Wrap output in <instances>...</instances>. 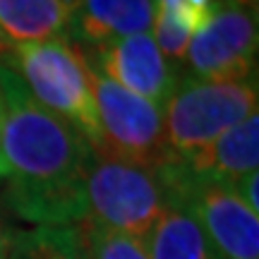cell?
<instances>
[{
	"mask_svg": "<svg viewBox=\"0 0 259 259\" xmlns=\"http://www.w3.org/2000/svg\"><path fill=\"white\" fill-rule=\"evenodd\" d=\"M5 209L31 226H77L87 219V178L94 147L44 108L17 72L0 60Z\"/></svg>",
	"mask_w": 259,
	"mask_h": 259,
	"instance_id": "1",
	"label": "cell"
},
{
	"mask_svg": "<svg viewBox=\"0 0 259 259\" xmlns=\"http://www.w3.org/2000/svg\"><path fill=\"white\" fill-rule=\"evenodd\" d=\"M0 60L17 72L22 84L44 108L84 135L94 151H103L92 74L84 56L67 38L24 44L3 53Z\"/></svg>",
	"mask_w": 259,
	"mask_h": 259,
	"instance_id": "2",
	"label": "cell"
},
{
	"mask_svg": "<svg viewBox=\"0 0 259 259\" xmlns=\"http://www.w3.org/2000/svg\"><path fill=\"white\" fill-rule=\"evenodd\" d=\"M257 74L242 79H197L183 74L163 106L166 158L185 161L223 132L257 113Z\"/></svg>",
	"mask_w": 259,
	"mask_h": 259,
	"instance_id": "3",
	"label": "cell"
},
{
	"mask_svg": "<svg viewBox=\"0 0 259 259\" xmlns=\"http://www.w3.org/2000/svg\"><path fill=\"white\" fill-rule=\"evenodd\" d=\"M166 206L192 216L219 259H259V213L221 183L194 176L176 158L156 166Z\"/></svg>",
	"mask_w": 259,
	"mask_h": 259,
	"instance_id": "4",
	"label": "cell"
},
{
	"mask_svg": "<svg viewBox=\"0 0 259 259\" xmlns=\"http://www.w3.org/2000/svg\"><path fill=\"white\" fill-rule=\"evenodd\" d=\"M163 209L166 197L156 168L94 151L84 221L144 240Z\"/></svg>",
	"mask_w": 259,
	"mask_h": 259,
	"instance_id": "5",
	"label": "cell"
},
{
	"mask_svg": "<svg viewBox=\"0 0 259 259\" xmlns=\"http://www.w3.org/2000/svg\"><path fill=\"white\" fill-rule=\"evenodd\" d=\"M257 8L240 0H213L185 51V74L211 82L257 74Z\"/></svg>",
	"mask_w": 259,
	"mask_h": 259,
	"instance_id": "6",
	"label": "cell"
},
{
	"mask_svg": "<svg viewBox=\"0 0 259 259\" xmlns=\"http://www.w3.org/2000/svg\"><path fill=\"white\" fill-rule=\"evenodd\" d=\"M89 74L103 137V151L99 154L156 168L166 158L163 108L122 89L92 67Z\"/></svg>",
	"mask_w": 259,
	"mask_h": 259,
	"instance_id": "7",
	"label": "cell"
},
{
	"mask_svg": "<svg viewBox=\"0 0 259 259\" xmlns=\"http://www.w3.org/2000/svg\"><path fill=\"white\" fill-rule=\"evenodd\" d=\"M79 53L92 70L106 74L108 79L120 84L122 89L137 94L161 108L166 106L183 77V72H178L176 65L161 53L151 31L120 38L94 51H79Z\"/></svg>",
	"mask_w": 259,
	"mask_h": 259,
	"instance_id": "8",
	"label": "cell"
},
{
	"mask_svg": "<svg viewBox=\"0 0 259 259\" xmlns=\"http://www.w3.org/2000/svg\"><path fill=\"white\" fill-rule=\"evenodd\" d=\"M154 17L156 0H77L67 15L65 38L77 51H94L151 31Z\"/></svg>",
	"mask_w": 259,
	"mask_h": 259,
	"instance_id": "9",
	"label": "cell"
},
{
	"mask_svg": "<svg viewBox=\"0 0 259 259\" xmlns=\"http://www.w3.org/2000/svg\"><path fill=\"white\" fill-rule=\"evenodd\" d=\"M178 161V158H176ZM185 163L194 176L235 187L245 176L257 170L259 163V113L247 115L242 122L219 139H213L206 149L192 158L180 161Z\"/></svg>",
	"mask_w": 259,
	"mask_h": 259,
	"instance_id": "10",
	"label": "cell"
},
{
	"mask_svg": "<svg viewBox=\"0 0 259 259\" xmlns=\"http://www.w3.org/2000/svg\"><path fill=\"white\" fill-rule=\"evenodd\" d=\"M67 0H0V56L24 44L65 36Z\"/></svg>",
	"mask_w": 259,
	"mask_h": 259,
	"instance_id": "11",
	"label": "cell"
},
{
	"mask_svg": "<svg viewBox=\"0 0 259 259\" xmlns=\"http://www.w3.org/2000/svg\"><path fill=\"white\" fill-rule=\"evenodd\" d=\"M149 259H219L192 216L166 206L144 238Z\"/></svg>",
	"mask_w": 259,
	"mask_h": 259,
	"instance_id": "12",
	"label": "cell"
},
{
	"mask_svg": "<svg viewBox=\"0 0 259 259\" xmlns=\"http://www.w3.org/2000/svg\"><path fill=\"white\" fill-rule=\"evenodd\" d=\"M8 259H92L77 226H29L12 228Z\"/></svg>",
	"mask_w": 259,
	"mask_h": 259,
	"instance_id": "13",
	"label": "cell"
},
{
	"mask_svg": "<svg viewBox=\"0 0 259 259\" xmlns=\"http://www.w3.org/2000/svg\"><path fill=\"white\" fill-rule=\"evenodd\" d=\"M84 242L92 252V259H149L147 245L142 238L103 228L96 223H79Z\"/></svg>",
	"mask_w": 259,
	"mask_h": 259,
	"instance_id": "14",
	"label": "cell"
},
{
	"mask_svg": "<svg viewBox=\"0 0 259 259\" xmlns=\"http://www.w3.org/2000/svg\"><path fill=\"white\" fill-rule=\"evenodd\" d=\"M154 31L151 36L161 48V53L170 60V63H183L185 60V51L190 46L192 36L197 34V24L185 15H180L173 8H161L156 5V17H154Z\"/></svg>",
	"mask_w": 259,
	"mask_h": 259,
	"instance_id": "15",
	"label": "cell"
},
{
	"mask_svg": "<svg viewBox=\"0 0 259 259\" xmlns=\"http://www.w3.org/2000/svg\"><path fill=\"white\" fill-rule=\"evenodd\" d=\"M257 183H259V176H257V170L254 173H250V176H245L238 183V185L233 187L235 190V194L240 197L242 202L250 206L254 213H259V199H257Z\"/></svg>",
	"mask_w": 259,
	"mask_h": 259,
	"instance_id": "16",
	"label": "cell"
},
{
	"mask_svg": "<svg viewBox=\"0 0 259 259\" xmlns=\"http://www.w3.org/2000/svg\"><path fill=\"white\" fill-rule=\"evenodd\" d=\"M211 3L213 0H156V5H178L197 17H206L211 10Z\"/></svg>",
	"mask_w": 259,
	"mask_h": 259,
	"instance_id": "17",
	"label": "cell"
},
{
	"mask_svg": "<svg viewBox=\"0 0 259 259\" xmlns=\"http://www.w3.org/2000/svg\"><path fill=\"white\" fill-rule=\"evenodd\" d=\"M10 238H12V228L0 219V259H8L10 252Z\"/></svg>",
	"mask_w": 259,
	"mask_h": 259,
	"instance_id": "18",
	"label": "cell"
},
{
	"mask_svg": "<svg viewBox=\"0 0 259 259\" xmlns=\"http://www.w3.org/2000/svg\"><path fill=\"white\" fill-rule=\"evenodd\" d=\"M3 92H0V147H3ZM0 176H5V168H3V149H0Z\"/></svg>",
	"mask_w": 259,
	"mask_h": 259,
	"instance_id": "19",
	"label": "cell"
},
{
	"mask_svg": "<svg viewBox=\"0 0 259 259\" xmlns=\"http://www.w3.org/2000/svg\"><path fill=\"white\" fill-rule=\"evenodd\" d=\"M240 3H245V5H252V8H257V0H240Z\"/></svg>",
	"mask_w": 259,
	"mask_h": 259,
	"instance_id": "20",
	"label": "cell"
},
{
	"mask_svg": "<svg viewBox=\"0 0 259 259\" xmlns=\"http://www.w3.org/2000/svg\"><path fill=\"white\" fill-rule=\"evenodd\" d=\"M74 3H77V0H67V5H70V8H72V5H74Z\"/></svg>",
	"mask_w": 259,
	"mask_h": 259,
	"instance_id": "21",
	"label": "cell"
},
{
	"mask_svg": "<svg viewBox=\"0 0 259 259\" xmlns=\"http://www.w3.org/2000/svg\"><path fill=\"white\" fill-rule=\"evenodd\" d=\"M0 183H3V176H0Z\"/></svg>",
	"mask_w": 259,
	"mask_h": 259,
	"instance_id": "22",
	"label": "cell"
}]
</instances>
